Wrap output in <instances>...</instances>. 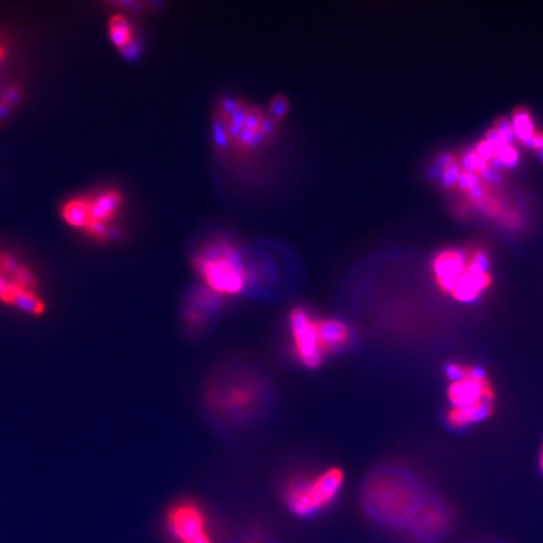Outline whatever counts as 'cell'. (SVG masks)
<instances>
[{"label":"cell","mask_w":543,"mask_h":543,"mask_svg":"<svg viewBox=\"0 0 543 543\" xmlns=\"http://www.w3.org/2000/svg\"><path fill=\"white\" fill-rule=\"evenodd\" d=\"M205 402L210 418L221 428L244 429L269 411L271 385L253 368L230 366L211 379Z\"/></svg>","instance_id":"obj_1"},{"label":"cell","mask_w":543,"mask_h":543,"mask_svg":"<svg viewBox=\"0 0 543 543\" xmlns=\"http://www.w3.org/2000/svg\"><path fill=\"white\" fill-rule=\"evenodd\" d=\"M429 493L413 470L399 464H383L363 479L362 509L380 526L407 530Z\"/></svg>","instance_id":"obj_2"},{"label":"cell","mask_w":543,"mask_h":543,"mask_svg":"<svg viewBox=\"0 0 543 543\" xmlns=\"http://www.w3.org/2000/svg\"><path fill=\"white\" fill-rule=\"evenodd\" d=\"M192 266L206 288L221 297L242 293L250 286V267L229 240L204 243L192 255Z\"/></svg>","instance_id":"obj_3"},{"label":"cell","mask_w":543,"mask_h":543,"mask_svg":"<svg viewBox=\"0 0 543 543\" xmlns=\"http://www.w3.org/2000/svg\"><path fill=\"white\" fill-rule=\"evenodd\" d=\"M448 397L452 407L445 419L452 428L478 423L493 413V386L478 368L464 366L462 376L449 385Z\"/></svg>","instance_id":"obj_4"},{"label":"cell","mask_w":543,"mask_h":543,"mask_svg":"<svg viewBox=\"0 0 543 543\" xmlns=\"http://www.w3.org/2000/svg\"><path fill=\"white\" fill-rule=\"evenodd\" d=\"M342 484L344 473L337 468L296 477L283 488V501L294 515L310 518L334 503Z\"/></svg>","instance_id":"obj_5"},{"label":"cell","mask_w":543,"mask_h":543,"mask_svg":"<svg viewBox=\"0 0 543 543\" xmlns=\"http://www.w3.org/2000/svg\"><path fill=\"white\" fill-rule=\"evenodd\" d=\"M317 321L318 320L305 307H296L289 313L292 352L305 368H317L325 356L318 339Z\"/></svg>","instance_id":"obj_6"},{"label":"cell","mask_w":543,"mask_h":543,"mask_svg":"<svg viewBox=\"0 0 543 543\" xmlns=\"http://www.w3.org/2000/svg\"><path fill=\"white\" fill-rule=\"evenodd\" d=\"M452 522V507L436 493L430 492L409 523L407 531L418 539L431 541L448 533Z\"/></svg>","instance_id":"obj_7"},{"label":"cell","mask_w":543,"mask_h":543,"mask_svg":"<svg viewBox=\"0 0 543 543\" xmlns=\"http://www.w3.org/2000/svg\"><path fill=\"white\" fill-rule=\"evenodd\" d=\"M90 206V224L85 233L90 237L106 242L113 237L112 223L121 211L124 199L117 190H105L86 197Z\"/></svg>","instance_id":"obj_8"},{"label":"cell","mask_w":543,"mask_h":543,"mask_svg":"<svg viewBox=\"0 0 543 543\" xmlns=\"http://www.w3.org/2000/svg\"><path fill=\"white\" fill-rule=\"evenodd\" d=\"M166 527L171 537L180 543H192L206 536L203 510L192 502L173 506L166 517Z\"/></svg>","instance_id":"obj_9"},{"label":"cell","mask_w":543,"mask_h":543,"mask_svg":"<svg viewBox=\"0 0 543 543\" xmlns=\"http://www.w3.org/2000/svg\"><path fill=\"white\" fill-rule=\"evenodd\" d=\"M221 307V296L206 287H199L189 294L182 310V318L192 331H200L211 322Z\"/></svg>","instance_id":"obj_10"},{"label":"cell","mask_w":543,"mask_h":543,"mask_svg":"<svg viewBox=\"0 0 543 543\" xmlns=\"http://www.w3.org/2000/svg\"><path fill=\"white\" fill-rule=\"evenodd\" d=\"M465 263L467 255L460 250H444L436 255L433 262V269L436 284L443 292H452L454 283L465 269Z\"/></svg>","instance_id":"obj_11"},{"label":"cell","mask_w":543,"mask_h":543,"mask_svg":"<svg viewBox=\"0 0 543 543\" xmlns=\"http://www.w3.org/2000/svg\"><path fill=\"white\" fill-rule=\"evenodd\" d=\"M317 331L323 355L339 352L351 345L352 329L347 323L337 318H322L317 321Z\"/></svg>","instance_id":"obj_12"},{"label":"cell","mask_w":543,"mask_h":543,"mask_svg":"<svg viewBox=\"0 0 543 543\" xmlns=\"http://www.w3.org/2000/svg\"><path fill=\"white\" fill-rule=\"evenodd\" d=\"M111 42L126 58H135L140 52V43L136 40L134 27L127 18L115 14L108 23Z\"/></svg>","instance_id":"obj_13"},{"label":"cell","mask_w":543,"mask_h":543,"mask_svg":"<svg viewBox=\"0 0 543 543\" xmlns=\"http://www.w3.org/2000/svg\"><path fill=\"white\" fill-rule=\"evenodd\" d=\"M63 221L68 226L74 229H82L85 232L86 228L90 224V206L87 198H76L68 200L67 203L62 205L61 209Z\"/></svg>","instance_id":"obj_14"},{"label":"cell","mask_w":543,"mask_h":543,"mask_svg":"<svg viewBox=\"0 0 543 543\" xmlns=\"http://www.w3.org/2000/svg\"><path fill=\"white\" fill-rule=\"evenodd\" d=\"M512 127H513V132H515V137H517L520 142H523L525 145H527L528 142L531 141L532 137L535 135V129H533V124H532L531 115L527 111L525 107H517L513 111V116H512Z\"/></svg>","instance_id":"obj_15"},{"label":"cell","mask_w":543,"mask_h":543,"mask_svg":"<svg viewBox=\"0 0 543 543\" xmlns=\"http://www.w3.org/2000/svg\"><path fill=\"white\" fill-rule=\"evenodd\" d=\"M229 543H278L268 532L260 528H248L239 532Z\"/></svg>","instance_id":"obj_16"},{"label":"cell","mask_w":543,"mask_h":543,"mask_svg":"<svg viewBox=\"0 0 543 543\" xmlns=\"http://www.w3.org/2000/svg\"><path fill=\"white\" fill-rule=\"evenodd\" d=\"M21 100V90L17 86L8 87L0 95V119H6Z\"/></svg>","instance_id":"obj_17"},{"label":"cell","mask_w":543,"mask_h":543,"mask_svg":"<svg viewBox=\"0 0 543 543\" xmlns=\"http://www.w3.org/2000/svg\"><path fill=\"white\" fill-rule=\"evenodd\" d=\"M496 158H499V161L502 163V165L503 166H506V168H513V166H515L517 165V163H518V153H517V150H515V147L512 146V145H507V146H504L499 153H496L494 155Z\"/></svg>","instance_id":"obj_18"},{"label":"cell","mask_w":543,"mask_h":543,"mask_svg":"<svg viewBox=\"0 0 543 543\" xmlns=\"http://www.w3.org/2000/svg\"><path fill=\"white\" fill-rule=\"evenodd\" d=\"M494 129L499 132V135L502 136V139L506 141V144H508V145L513 144L515 137L510 121H508L506 117H501V119H498L496 121Z\"/></svg>","instance_id":"obj_19"},{"label":"cell","mask_w":543,"mask_h":543,"mask_svg":"<svg viewBox=\"0 0 543 543\" xmlns=\"http://www.w3.org/2000/svg\"><path fill=\"white\" fill-rule=\"evenodd\" d=\"M462 170L458 165L452 164L443 170L441 173V184L445 187H454V184L458 182L459 175Z\"/></svg>","instance_id":"obj_20"},{"label":"cell","mask_w":543,"mask_h":543,"mask_svg":"<svg viewBox=\"0 0 543 543\" xmlns=\"http://www.w3.org/2000/svg\"><path fill=\"white\" fill-rule=\"evenodd\" d=\"M479 181H481L479 176L462 171L459 175L458 185L460 189H463V192H469L470 189L474 187Z\"/></svg>","instance_id":"obj_21"},{"label":"cell","mask_w":543,"mask_h":543,"mask_svg":"<svg viewBox=\"0 0 543 543\" xmlns=\"http://www.w3.org/2000/svg\"><path fill=\"white\" fill-rule=\"evenodd\" d=\"M475 153L483 158L486 163H489L493 158H494V153H493V148L486 140H481V141L477 144L475 146Z\"/></svg>","instance_id":"obj_22"},{"label":"cell","mask_w":543,"mask_h":543,"mask_svg":"<svg viewBox=\"0 0 543 543\" xmlns=\"http://www.w3.org/2000/svg\"><path fill=\"white\" fill-rule=\"evenodd\" d=\"M527 147H530L535 151H539L543 148V131H536L535 135L531 139V141L528 142L526 145Z\"/></svg>","instance_id":"obj_23"},{"label":"cell","mask_w":543,"mask_h":543,"mask_svg":"<svg viewBox=\"0 0 543 543\" xmlns=\"http://www.w3.org/2000/svg\"><path fill=\"white\" fill-rule=\"evenodd\" d=\"M6 56H8V47L6 42L0 38V68L6 62Z\"/></svg>","instance_id":"obj_24"},{"label":"cell","mask_w":543,"mask_h":543,"mask_svg":"<svg viewBox=\"0 0 543 543\" xmlns=\"http://www.w3.org/2000/svg\"><path fill=\"white\" fill-rule=\"evenodd\" d=\"M539 463H541V467H542V470H543V448H542V452H541V455H539Z\"/></svg>","instance_id":"obj_25"},{"label":"cell","mask_w":543,"mask_h":543,"mask_svg":"<svg viewBox=\"0 0 543 543\" xmlns=\"http://www.w3.org/2000/svg\"><path fill=\"white\" fill-rule=\"evenodd\" d=\"M538 155H539V158L542 160L543 161V148L542 150H539V151H537Z\"/></svg>","instance_id":"obj_26"}]
</instances>
